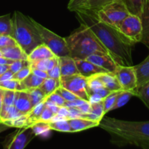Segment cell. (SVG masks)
Returning <instances> with one entry per match:
<instances>
[{"instance_id": "obj_1", "label": "cell", "mask_w": 149, "mask_h": 149, "mask_svg": "<svg viewBox=\"0 0 149 149\" xmlns=\"http://www.w3.org/2000/svg\"><path fill=\"white\" fill-rule=\"evenodd\" d=\"M74 12L80 23L94 33L117 64L132 65V49L134 45L119 29L102 22L97 14L92 11L77 10Z\"/></svg>"}, {"instance_id": "obj_2", "label": "cell", "mask_w": 149, "mask_h": 149, "mask_svg": "<svg viewBox=\"0 0 149 149\" xmlns=\"http://www.w3.org/2000/svg\"><path fill=\"white\" fill-rule=\"evenodd\" d=\"M98 127L110 135L114 145L149 149V121L132 122L103 116Z\"/></svg>"}, {"instance_id": "obj_3", "label": "cell", "mask_w": 149, "mask_h": 149, "mask_svg": "<svg viewBox=\"0 0 149 149\" xmlns=\"http://www.w3.org/2000/svg\"><path fill=\"white\" fill-rule=\"evenodd\" d=\"M81 29L65 38L70 51V55L74 59L84 60L94 52L109 53L103 44L89 28L81 24Z\"/></svg>"}, {"instance_id": "obj_4", "label": "cell", "mask_w": 149, "mask_h": 149, "mask_svg": "<svg viewBox=\"0 0 149 149\" xmlns=\"http://www.w3.org/2000/svg\"><path fill=\"white\" fill-rule=\"evenodd\" d=\"M12 20V36L27 55L35 47L43 44L39 31L32 22L31 17L26 16L19 11H15Z\"/></svg>"}, {"instance_id": "obj_5", "label": "cell", "mask_w": 149, "mask_h": 149, "mask_svg": "<svg viewBox=\"0 0 149 149\" xmlns=\"http://www.w3.org/2000/svg\"><path fill=\"white\" fill-rule=\"evenodd\" d=\"M130 14L122 0H114L97 13V17L102 22L117 29Z\"/></svg>"}, {"instance_id": "obj_6", "label": "cell", "mask_w": 149, "mask_h": 149, "mask_svg": "<svg viewBox=\"0 0 149 149\" xmlns=\"http://www.w3.org/2000/svg\"><path fill=\"white\" fill-rule=\"evenodd\" d=\"M31 20L40 34L42 43L49 47V49L53 52L55 56L58 58L63 56H71L65 38L58 36L32 18Z\"/></svg>"}, {"instance_id": "obj_7", "label": "cell", "mask_w": 149, "mask_h": 149, "mask_svg": "<svg viewBox=\"0 0 149 149\" xmlns=\"http://www.w3.org/2000/svg\"><path fill=\"white\" fill-rule=\"evenodd\" d=\"M60 81L61 87L69 90L79 98L90 102L86 77L79 74L71 76H61Z\"/></svg>"}, {"instance_id": "obj_8", "label": "cell", "mask_w": 149, "mask_h": 149, "mask_svg": "<svg viewBox=\"0 0 149 149\" xmlns=\"http://www.w3.org/2000/svg\"><path fill=\"white\" fill-rule=\"evenodd\" d=\"M119 30L133 45L141 42L143 26L139 16L130 14L122 21Z\"/></svg>"}, {"instance_id": "obj_9", "label": "cell", "mask_w": 149, "mask_h": 149, "mask_svg": "<svg viewBox=\"0 0 149 149\" xmlns=\"http://www.w3.org/2000/svg\"><path fill=\"white\" fill-rule=\"evenodd\" d=\"M36 136L31 127L20 128L6 137L2 143L3 147L7 149H23Z\"/></svg>"}, {"instance_id": "obj_10", "label": "cell", "mask_w": 149, "mask_h": 149, "mask_svg": "<svg viewBox=\"0 0 149 149\" xmlns=\"http://www.w3.org/2000/svg\"><path fill=\"white\" fill-rule=\"evenodd\" d=\"M113 74L116 76L122 90L134 92L136 95L138 81L134 66L118 65Z\"/></svg>"}, {"instance_id": "obj_11", "label": "cell", "mask_w": 149, "mask_h": 149, "mask_svg": "<svg viewBox=\"0 0 149 149\" xmlns=\"http://www.w3.org/2000/svg\"><path fill=\"white\" fill-rule=\"evenodd\" d=\"M86 60L95 64L97 66L104 68L109 72L112 73L114 72L116 67L119 65L111 56L110 54L100 51H97L91 54L86 58Z\"/></svg>"}, {"instance_id": "obj_12", "label": "cell", "mask_w": 149, "mask_h": 149, "mask_svg": "<svg viewBox=\"0 0 149 149\" xmlns=\"http://www.w3.org/2000/svg\"><path fill=\"white\" fill-rule=\"evenodd\" d=\"M74 61H75L76 65H77L79 74L86 78H89L95 74H100V73L108 72L104 68L97 66L95 64L90 62L86 59H74Z\"/></svg>"}, {"instance_id": "obj_13", "label": "cell", "mask_w": 149, "mask_h": 149, "mask_svg": "<svg viewBox=\"0 0 149 149\" xmlns=\"http://www.w3.org/2000/svg\"><path fill=\"white\" fill-rule=\"evenodd\" d=\"M14 106L23 115L27 114L33 109L30 96L27 90L15 91Z\"/></svg>"}, {"instance_id": "obj_14", "label": "cell", "mask_w": 149, "mask_h": 149, "mask_svg": "<svg viewBox=\"0 0 149 149\" xmlns=\"http://www.w3.org/2000/svg\"><path fill=\"white\" fill-rule=\"evenodd\" d=\"M71 129V132H77L90 128L98 127L100 122L81 117L70 118L67 119Z\"/></svg>"}, {"instance_id": "obj_15", "label": "cell", "mask_w": 149, "mask_h": 149, "mask_svg": "<svg viewBox=\"0 0 149 149\" xmlns=\"http://www.w3.org/2000/svg\"><path fill=\"white\" fill-rule=\"evenodd\" d=\"M93 76H95L99 80L102 82L103 85L106 88L110 90L111 92L113 91H119L122 90V87L119 84L116 76L112 72H103L100 74H95Z\"/></svg>"}, {"instance_id": "obj_16", "label": "cell", "mask_w": 149, "mask_h": 149, "mask_svg": "<svg viewBox=\"0 0 149 149\" xmlns=\"http://www.w3.org/2000/svg\"><path fill=\"white\" fill-rule=\"evenodd\" d=\"M59 66L61 77L79 74L75 61L71 56H63L59 58Z\"/></svg>"}, {"instance_id": "obj_17", "label": "cell", "mask_w": 149, "mask_h": 149, "mask_svg": "<svg viewBox=\"0 0 149 149\" xmlns=\"http://www.w3.org/2000/svg\"><path fill=\"white\" fill-rule=\"evenodd\" d=\"M55 55L49 49V47H47L45 44H42L35 47L28 55V60L31 63H32L36 61H39V60L47 59V58H52Z\"/></svg>"}, {"instance_id": "obj_18", "label": "cell", "mask_w": 149, "mask_h": 149, "mask_svg": "<svg viewBox=\"0 0 149 149\" xmlns=\"http://www.w3.org/2000/svg\"><path fill=\"white\" fill-rule=\"evenodd\" d=\"M0 51L2 54V56L13 61L28 60V55L18 45L1 48L0 49Z\"/></svg>"}, {"instance_id": "obj_19", "label": "cell", "mask_w": 149, "mask_h": 149, "mask_svg": "<svg viewBox=\"0 0 149 149\" xmlns=\"http://www.w3.org/2000/svg\"><path fill=\"white\" fill-rule=\"evenodd\" d=\"M134 68L136 73L138 87H139L149 80V55L143 62L135 65Z\"/></svg>"}, {"instance_id": "obj_20", "label": "cell", "mask_w": 149, "mask_h": 149, "mask_svg": "<svg viewBox=\"0 0 149 149\" xmlns=\"http://www.w3.org/2000/svg\"><path fill=\"white\" fill-rule=\"evenodd\" d=\"M51 130L58 131L61 132H71V127L66 119L55 115L51 121L47 122Z\"/></svg>"}, {"instance_id": "obj_21", "label": "cell", "mask_w": 149, "mask_h": 149, "mask_svg": "<svg viewBox=\"0 0 149 149\" xmlns=\"http://www.w3.org/2000/svg\"><path fill=\"white\" fill-rule=\"evenodd\" d=\"M141 19L143 26V35L141 42L149 49V2L144 7Z\"/></svg>"}, {"instance_id": "obj_22", "label": "cell", "mask_w": 149, "mask_h": 149, "mask_svg": "<svg viewBox=\"0 0 149 149\" xmlns=\"http://www.w3.org/2000/svg\"><path fill=\"white\" fill-rule=\"evenodd\" d=\"M58 63H59V58L57 56H54L52 58H47V59L39 60V61L31 63L30 66L31 68H37V69L42 70V71H47L53 68Z\"/></svg>"}, {"instance_id": "obj_23", "label": "cell", "mask_w": 149, "mask_h": 149, "mask_svg": "<svg viewBox=\"0 0 149 149\" xmlns=\"http://www.w3.org/2000/svg\"><path fill=\"white\" fill-rule=\"evenodd\" d=\"M60 86H61L60 79L47 77L43 80L39 88L45 93V96L47 97L52 93H54Z\"/></svg>"}, {"instance_id": "obj_24", "label": "cell", "mask_w": 149, "mask_h": 149, "mask_svg": "<svg viewBox=\"0 0 149 149\" xmlns=\"http://www.w3.org/2000/svg\"><path fill=\"white\" fill-rule=\"evenodd\" d=\"M130 14L135 15L140 17L143 13L145 0H122Z\"/></svg>"}, {"instance_id": "obj_25", "label": "cell", "mask_w": 149, "mask_h": 149, "mask_svg": "<svg viewBox=\"0 0 149 149\" xmlns=\"http://www.w3.org/2000/svg\"><path fill=\"white\" fill-rule=\"evenodd\" d=\"M45 106V98L44 99L42 102H40V103H38L37 105H36L34 107H33V109H32L27 114H26V117H27L28 127H30L31 125H33V123L37 122L38 119L40 117L41 114H42V111H43Z\"/></svg>"}, {"instance_id": "obj_26", "label": "cell", "mask_w": 149, "mask_h": 149, "mask_svg": "<svg viewBox=\"0 0 149 149\" xmlns=\"http://www.w3.org/2000/svg\"><path fill=\"white\" fill-rule=\"evenodd\" d=\"M114 0H88L81 8L79 10H85L92 11L97 14V12L101 10L103 7Z\"/></svg>"}, {"instance_id": "obj_27", "label": "cell", "mask_w": 149, "mask_h": 149, "mask_svg": "<svg viewBox=\"0 0 149 149\" xmlns=\"http://www.w3.org/2000/svg\"><path fill=\"white\" fill-rule=\"evenodd\" d=\"M133 96H135V93L134 92L125 91V90L120 91V93L116 97V101H115L113 107L111 108V111L116 110V109H119V108L126 105L130 100L131 97H133Z\"/></svg>"}, {"instance_id": "obj_28", "label": "cell", "mask_w": 149, "mask_h": 149, "mask_svg": "<svg viewBox=\"0 0 149 149\" xmlns=\"http://www.w3.org/2000/svg\"><path fill=\"white\" fill-rule=\"evenodd\" d=\"M43 79L37 77L33 73H31L26 78H25L23 81H21V84L23 85V88L26 90H31L39 87L43 81Z\"/></svg>"}, {"instance_id": "obj_29", "label": "cell", "mask_w": 149, "mask_h": 149, "mask_svg": "<svg viewBox=\"0 0 149 149\" xmlns=\"http://www.w3.org/2000/svg\"><path fill=\"white\" fill-rule=\"evenodd\" d=\"M13 33V20L10 14L0 16V35H10Z\"/></svg>"}, {"instance_id": "obj_30", "label": "cell", "mask_w": 149, "mask_h": 149, "mask_svg": "<svg viewBox=\"0 0 149 149\" xmlns=\"http://www.w3.org/2000/svg\"><path fill=\"white\" fill-rule=\"evenodd\" d=\"M1 124L4 125V126L9 127H16V128H23L27 127L28 121L26 115H21L18 117L14 118V119H9V120L3 121Z\"/></svg>"}, {"instance_id": "obj_31", "label": "cell", "mask_w": 149, "mask_h": 149, "mask_svg": "<svg viewBox=\"0 0 149 149\" xmlns=\"http://www.w3.org/2000/svg\"><path fill=\"white\" fill-rule=\"evenodd\" d=\"M135 96L139 97L149 109V80L137 88Z\"/></svg>"}, {"instance_id": "obj_32", "label": "cell", "mask_w": 149, "mask_h": 149, "mask_svg": "<svg viewBox=\"0 0 149 149\" xmlns=\"http://www.w3.org/2000/svg\"><path fill=\"white\" fill-rule=\"evenodd\" d=\"M0 88L4 89V90H13V91L25 90L21 84V82L13 78L4 81H0Z\"/></svg>"}, {"instance_id": "obj_33", "label": "cell", "mask_w": 149, "mask_h": 149, "mask_svg": "<svg viewBox=\"0 0 149 149\" xmlns=\"http://www.w3.org/2000/svg\"><path fill=\"white\" fill-rule=\"evenodd\" d=\"M26 90L28 91L29 96H30L32 107H34L36 105H37L38 103L42 102V100L46 97L45 93H44L39 87Z\"/></svg>"}, {"instance_id": "obj_34", "label": "cell", "mask_w": 149, "mask_h": 149, "mask_svg": "<svg viewBox=\"0 0 149 149\" xmlns=\"http://www.w3.org/2000/svg\"><path fill=\"white\" fill-rule=\"evenodd\" d=\"M120 91H122V90L111 92L106 97L103 99V108H104V112L106 114L108 112L111 111V108L113 107V104H114L115 101H116V97L119 95V93H120Z\"/></svg>"}, {"instance_id": "obj_35", "label": "cell", "mask_w": 149, "mask_h": 149, "mask_svg": "<svg viewBox=\"0 0 149 149\" xmlns=\"http://www.w3.org/2000/svg\"><path fill=\"white\" fill-rule=\"evenodd\" d=\"M32 130L35 133L36 136L38 135H41V136H46V134H48L49 131L51 130L49 127H48L47 123V122H35L33 125H31Z\"/></svg>"}, {"instance_id": "obj_36", "label": "cell", "mask_w": 149, "mask_h": 149, "mask_svg": "<svg viewBox=\"0 0 149 149\" xmlns=\"http://www.w3.org/2000/svg\"><path fill=\"white\" fill-rule=\"evenodd\" d=\"M89 113H94V114L97 115L100 118L103 119V116H105L104 112V108H103V100H99L97 102H93L90 103V107Z\"/></svg>"}, {"instance_id": "obj_37", "label": "cell", "mask_w": 149, "mask_h": 149, "mask_svg": "<svg viewBox=\"0 0 149 149\" xmlns=\"http://www.w3.org/2000/svg\"><path fill=\"white\" fill-rule=\"evenodd\" d=\"M15 96V91L4 90L1 108H9L12 106H14Z\"/></svg>"}, {"instance_id": "obj_38", "label": "cell", "mask_w": 149, "mask_h": 149, "mask_svg": "<svg viewBox=\"0 0 149 149\" xmlns=\"http://www.w3.org/2000/svg\"><path fill=\"white\" fill-rule=\"evenodd\" d=\"M31 65V62L29 60H17L14 61L13 63L10 65V70L15 74L22 69L23 68Z\"/></svg>"}, {"instance_id": "obj_39", "label": "cell", "mask_w": 149, "mask_h": 149, "mask_svg": "<svg viewBox=\"0 0 149 149\" xmlns=\"http://www.w3.org/2000/svg\"><path fill=\"white\" fill-rule=\"evenodd\" d=\"M55 93H58L65 101H71V100H75L77 98H79V97H77V95L72 93L71 92H70L69 90H66V89L63 88V87L60 86L56 90H55Z\"/></svg>"}, {"instance_id": "obj_40", "label": "cell", "mask_w": 149, "mask_h": 149, "mask_svg": "<svg viewBox=\"0 0 149 149\" xmlns=\"http://www.w3.org/2000/svg\"><path fill=\"white\" fill-rule=\"evenodd\" d=\"M17 45L14 38L10 35H0V49Z\"/></svg>"}, {"instance_id": "obj_41", "label": "cell", "mask_w": 149, "mask_h": 149, "mask_svg": "<svg viewBox=\"0 0 149 149\" xmlns=\"http://www.w3.org/2000/svg\"><path fill=\"white\" fill-rule=\"evenodd\" d=\"M45 100L47 101L51 102V103H54V104L57 105L58 106H63L65 103V100L58 93H55V92H54L52 94L49 95V96L45 97Z\"/></svg>"}, {"instance_id": "obj_42", "label": "cell", "mask_w": 149, "mask_h": 149, "mask_svg": "<svg viewBox=\"0 0 149 149\" xmlns=\"http://www.w3.org/2000/svg\"><path fill=\"white\" fill-rule=\"evenodd\" d=\"M31 73V68L30 65L24 67L22 69H20V71H17V72L13 74V79H15L21 81L25 78H26Z\"/></svg>"}, {"instance_id": "obj_43", "label": "cell", "mask_w": 149, "mask_h": 149, "mask_svg": "<svg viewBox=\"0 0 149 149\" xmlns=\"http://www.w3.org/2000/svg\"><path fill=\"white\" fill-rule=\"evenodd\" d=\"M55 114L51 111L50 109L49 108L47 107L46 106L44 108L43 111H42V113L41 114L40 117L38 119V122H48L49 121H51V119L54 117Z\"/></svg>"}, {"instance_id": "obj_44", "label": "cell", "mask_w": 149, "mask_h": 149, "mask_svg": "<svg viewBox=\"0 0 149 149\" xmlns=\"http://www.w3.org/2000/svg\"><path fill=\"white\" fill-rule=\"evenodd\" d=\"M88 0H70L68 4V10L70 11H76L81 8Z\"/></svg>"}, {"instance_id": "obj_45", "label": "cell", "mask_w": 149, "mask_h": 149, "mask_svg": "<svg viewBox=\"0 0 149 149\" xmlns=\"http://www.w3.org/2000/svg\"><path fill=\"white\" fill-rule=\"evenodd\" d=\"M47 73L48 77L50 78L56 79H60L61 78V71H60V66H59V63L50 70L47 71Z\"/></svg>"}, {"instance_id": "obj_46", "label": "cell", "mask_w": 149, "mask_h": 149, "mask_svg": "<svg viewBox=\"0 0 149 149\" xmlns=\"http://www.w3.org/2000/svg\"><path fill=\"white\" fill-rule=\"evenodd\" d=\"M86 100H82L81 98H77L75 100H71V101H65V104L63 106L67 108H71V107H77V106H81L84 103H85Z\"/></svg>"}, {"instance_id": "obj_47", "label": "cell", "mask_w": 149, "mask_h": 149, "mask_svg": "<svg viewBox=\"0 0 149 149\" xmlns=\"http://www.w3.org/2000/svg\"><path fill=\"white\" fill-rule=\"evenodd\" d=\"M56 115L64 119H69V111H68V108L65 106H61Z\"/></svg>"}, {"instance_id": "obj_48", "label": "cell", "mask_w": 149, "mask_h": 149, "mask_svg": "<svg viewBox=\"0 0 149 149\" xmlns=\"http://www.w3.org/2000/svg\"><path fill=\"white\" fill-rule=\"evenodd\" d=\"M31 73H33V74H35V75L37 76V77H40V78L43 79H45L47 78V77H48V75H47V71H42V70L37 69V68H31Z\"/></svg>"}, {"instance_id": "obj_49", "label": "cell", "mask_w": 149, "mask_h": 149, "mask_svg": "<svg viewBox=\"0 0 149 149\" xmlns=\"http://www.w3.org/2000/svg\"><path fill=\"white\" fill-rule=\"evenodd\" d=\"M45 106H46L47 108H49V109L51 110V111H52L55 115L57 114L60 107H61V106H57V105L54 104V103H51V102L47 101L46 100H45Z\"/></svg>"}, {"instance_id": "obj_50", "label": "cell", "mask_w": 149, "mask_h": 149, "mask_svg": "<svg viewBox=\"0 0 149 149\" xmlns=\"http://www.w3.org/2000/svg\"><path fill=\"white\" fill-rule=\"evenodd\" d=\"M13 78V73L10 71V69L7 70V71L4 73V74H1L0 76V81H4L6 80L10 79Z\"/></svg>"}, {"instance_id": "obj_51", "label": "cell", "mask_w": 149, "mask_h": 149, "mask_svg": "<svg viewBox=\"0 0 149 149\" xmlns=\"http://www.w3.org/2000/svg\"><path fill=\"white\" fill-rule=\"evenodd\" d=\"M13 60L8 59L4 56H0V65H10L13 63Z\"/></svg>"}, {"instance_id": "obj_52", "label": "cell", "mask_w": 149, "mask_h": 149, "mask_svg": "<svg viewBox=\"0 0 149 149\" xmlns=\"http://www.w3.org/2000/svg\"><path fill=\"white\" fill-rule=\"evenodd\" d=\"M10 69V65H0V76Z\"/></svg>"}, {"instance_id": "obj_53", "label": "cell", "mask_w": 149, "mask_h": 149, "mask_svg": "<svg viewBox=\"0 0 149 149\" xmlns=\"http://www.w3.org/2000/svg\"><path fill=\"white\" fill-rule=\"evenodd\" d=\"M4 89L0 88V111H1V106H2V102H3V96H4Z\"/></svg>"}, {"instance_id": "obj_54", "label": "cell", "mask_w": 149, "mask_h": 149, "mask_svg": "<svg viewBox=\"0 0 149 149\" xmlns=\"http://www.w3.org/2000/svg\"><path fill=\"white\" fill-rule=\"evenodd\" d=\"M148 2H149V0H146V4H148ZM146 5H145V6H146Z\"/></svg>"}, {"instance_id": "obj_55", "label": "cell", "mask_w": 149, "mask_h": 149, "mask_svg": "<svg viewBox=\"0 0 149 149\" xmlns=\"http://www.w3.org/2000/svg\"><path fill=\"white\" fill-rule=\"evenodd\" d=\"M0 56H2V54H1V51H0Z\"/></svg>"}, {"instance_id": "obj_56", "label": "cell", "mask_w": 149, "mask_h": 149, "mask_svg": "<svg viewBox=\"0 0 149 149\" xmlns=\"http://www.w3.org/2000/svg\"><path fill=\"white\" fill-rule=\"evenodd\" d=\"M146 0H145V5H146Z\"/></svg>"}, {"instance_id": "obj_57", "label": "cell", "mask_w": 149, "mask_h": 149, "mask_svg": "<svg viewBox=\"0 0 149 149\" xmlns=\"http://www.w3.org/2000/svg\"><path fill=\"white\" fill-rule=\"evenodd\" d=\"M0 123H1V122H0Z\"/></svg>"}]
</instances>
